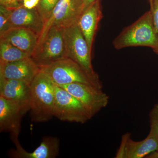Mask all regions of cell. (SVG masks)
Segmentation results:
<instances>
[{"instance_id": "17", "label": "cell", "mask_w": 158, "mask_h": 158, "mask_svg": "<svg viewBox=\"0 0 158 158\" xmlns=\"http://www.w3.org/2000/svg\"><path fill=\"white\" fill-rule=\"evenodd\" d=\"M31 57L10 43L0 40V64H6Z\"/></svg>"}, {"instance_id": "18", "label": "cell", "mask_w": 158, "mask_h": 158, "mask_svg": "<svg viewBox=\"0 0 158 158\" xmlns=\"http://www.w3.org/2000/svg\"><path fill=\"white\" fill-rule=\"evenodd\" d=\"M59 0H40L36 9L44 23L50 17L54 8Z\"/></svg>"}, {"instance_id": "6", "label": "cell", "mask_w": 158, "mask_h": 158, "mask_svg": "<svg viewBox=\"0 0 158 158\" xmlns=\"http://www.w3.org/2000/svg\"><path fill=\"white\" fill-rule=\"evenodd\" d=\"M54 116L62 121L82 124L91 118L77 99L55 84Z\"/></svg>"}, {"instance_id": "14", "label": "cell", "mask_w": 158, "mask_h": 158, "mask_svg": "<svg viewBox=\"0 0 158 158\" xmlns=\"http://www.w3.org/2000/svg\"><path fill=\"white\" fill-rule=\"evenodd\" d=\"M102 16L101 0H96L83 11L77 21L91 52L94 36Z\"/></svg>"}, {"instance_id": "4", "label": "cell", "mask_w": 158, "mask_h": 158, "mask_svg": "<svg viewBox=\"0 0 158 158\" xmlns=\"http://www.w3.org/2000/svg\"><path fill=\"white\" fill-rule=\"evenodd\" d=\"M66 58L79 64L91 76L99 78L91 63V52L77 23L64 29Z\"/></svg>"}, {"instance_id": "24", "label": "cell", "mask_w": 158, "mask_h": 158, "mask_svg": "<svg viewBox=\"0 0 158 158\" xmlns=\"http://www.w3.org/2000/svg\"><path fill=\"white\" fill-rule=\"evenodd\" d=\"M96 1V0H83L84 10L87 9L90 5H91L92 3Z\"/></svg>"}, {"instance_id": "15", "label": "cell", "mask_w": 158, "mask_h": 158, "mask_svg": "<svg viewBox=\"0 0 158 158\" xmlns=\"http://www.w3.org/2000/svg\"><path fill=\"white\" fill-rule=\"evenodd\" d=\"M9 9L11 28L22 27L29 29L38 34L40 37L44 22L36 8L30 9L22 6Z\"/></svg>"}, {"instance_id": "12", "label": "cell", "mask_w": 158, "mask_h": 158, "mask_svg": "<svg viewBox=\"0 0 158 158\" xmlns=\"http://www.w3.org/2000/svg\"><path fill=\"white\" fill-rule=\"evenodd\" d=\"M19 137L11 136L15 149L9 151L10 157L12 158H55L59 153V142L58 138L46 137L43 139L40 145L32 152H27L23 148Z\"/></svg>"}, {"instance_id": "2", "label": "cell", "mask_w": 158, "mask_h": 158, "mask_svg": "<svg viewBox=\"0 0 158 158\" xmlns=\"http://www.w3.org/2000/svg\"><path fill=\"white\" fill-rule=\"evenodd\" d=\"M55 84L40 70L31 84L30 112L31 120L44 122L54 116Z\"/></svg>"}, {"instance_id": "16", "label": "cell", "mask_w": 158, "mask_h": 158, "mask_svg": "<svg viewBox=\"0 0 158 158\" xmlns=\"http://www.w3.org/2000/svg\"><path fill=\"white\" fill-rule=\"evenodd\" d=\"M0 38L32 56L37 48L39 36L29 29L13 27L0 35Z\"/></svg>"}, {"instance_id": "9", "label": "cell", "mask_w": 158, "mask_h": 158, "mask_svg": "<svg viewBox=\"0 0 158 158\" xmlns=\"http://www.w3.org/2000/svg\"><path fill=\"white\" fill-rule=\"evenodd\" d=\"M158 150V141L155 133L150 130L144 140L135 141L131 138L130 133L122 136L121 143L116 152V158H142L150 153Z\"/></svg>"}, {"instance_id": "25", "label": "cell", "mask_w": 158, "mask_h": 158, "mask_svg": "<svg viewBox=\"0 0 158 158\" xmlns=\"http://www.w3.org/2000/svg\"><path fill=\"white\" fill-rule=\"evenodd\" d=\"M146 158H158V151L153 152L146 156Z\"/></svg>"}, {"instance_id": "3", "label": "cell", "mask_w": 158, "mask_h": 158, "mask_svg": "<svg viewBox=\"0 0 158 158\" xmlns=\"http://www.w3.org/2000/svg\"><path fill=\"white\" fill-rule=\"evenodd\" d=\"M40 69L58 86L79 83L102 88L99 78L91 76L78 63L69 58L60 59Z\"/></svg>"}, {"instance_id": "7", "label": "cell", "mask_w": 158, "mask_h": 158, "mask_svg": "<svg viewBox=\"0 0 158 158\" xmlns=\"http://www.w3.org/2000/svg\"><path fill=\"white\" fill-rule=\"evenodd\" d=\"M59 86L77 99L91 118L109 104L110 97L100 88L79 83Z\"/></svg>"}, {"instance_id": "22", "label": "cell", "mask_w": 158, "mask_h": 158, "mask_svg": "<svg viewBox=\"0 0 158 158\" xmlns=\"http://www.w3.org/2000/svg\"><path fill=\"white\" fill-rule=\"evenodd\" d=\"M0 6L8 9H14L23 6L22 0H0Z\"/></svg>"}, {"instance_id": "19", "label": "cell", "mask_w": 158, "mask_h": 158, "mask_svg": "<svg viewBox=\"0 0 158 158\" xmlns=\"http://www.w3.org/2000/svg\"><path fill=\"white\" fill-rule=\"evenodd\" d=\"M10 28L9 9L0 6V35Z\"/></svg>"}, {"instance_id": "21", "label": "cell", "mask_w": 158, "mask_h": 158, "mask_svg": "<svg viewBox=\"0 0 158 158\" xmlns=\"http://www.w3.org/2000/svg\"><path fill=\"white\" fill-rule=\"evenodd\" d=\"M149 11L151 14L153 23L158 34V0H151Z\"/></svg>"}, {"instance_id": "11", "label": "cell", "mask_w": 158, "mask_h": 158, "mask_svg": "<svg viewBox=\"0 0 158 158\" xmlns=\"http://www.w3.org/2000/svg\"><path fill=\"white\" fill-rule=\"evenodd\" d=\"M40 70L32 58L30 57L15 62L0 64V77L31 84Z\"/></svg>"}, {"instance_id": "27", "label": "cell", "mask_w": 158, "mask_h": 158, "mask_svg": "<svg viewBox=\"0 0 158 158\" xmlns=\"http://www.w3.org/2000/svg\"><path fill=\"white\" fill-rule=\"evenodd\" d=\"M148 2H150V1H151V0H148Z\"/></svg>"}, {"instance_id": "23", "label": "cell", "mask_w": 158, "mask_h": 158, "mask_svg": "<svg viewBox=\"0 0 158 158\" xmlns=\"http://www.w3.org/2000/svg\"><path fill=\"white\" fill-rule=\"evenodd\" d=\"M40 0H23V6L27 9H35L39 4Z\"/></svg>"}, {"instance_id": "13", "label": "cell", "mask_w": 158, "mask_h": 158, "mask_svg": "<svg viewBox=\"0 0 158 158\" xmlns=\"http://www.w3.org/2000/svg\"><path fill=\"white\" fill-rule=\"evenodd\" d=\"M27 111L0 96V131L9 132L19 137L22 118Z\"/></svg>"}, {"instance_id": "5", "label": "cell", "mask_w": 158, "mask_h": 158, "mask_svg": "<svg viewBox=\"0 0 158 158\" xmlns=\"http://www.w3.org/2000/svg\"><path fill=\"white\" fill-rule=\"evenodd\" d=\"M64 29L53 26L38 45L31 58L40 68L66 58Z\"/></svg>"}, {"instance_id": "8", "label": "cell", "mask_w": 158, "mask_h": 158, "mask_svg": "<svg viewBox=\"0 0 158 158\" xmlns=\"http://www.w3.org/2000/svg\"><path fill=\"white\" fill-rule=\"evenodd\" d=\"M84 10L83 0H59L50 17L44 23L37 44L42 41L52 27L65 28L77 23Z\"/></svg>"}, {"instance_id": "26", "label": "cell", "mask_w": 158, "mask_h": 158, "mask_svg": "<svg viewBox=\"0 0 158 158\" xmlns=\"http://www.w3.org/2000/svg\"><path fill=\"white\" fill-rule=\"evenodd\" d=\"M66 1H70V0H66Z\"/></svg>"}, {"instance_id": "28", "label": "cell", "mask_w": 158, "mask_h": 158, "mask_svg": "<svg viewBox=\"0 0 158 158\" xmlns=\"http://www.w3.org/2000/svg\"><path fill=\"white\" fill-rule=\"evenodd\" d=\"M22 1H23V0H22Z\"/></svg>"}, {"instance_id": "20", "label": "cell", "mask_w": 158, "mask_h": 158, "mask_svg": "<svg viewBox=\"0 0 158 158\" xmlns=\"http://www.w3.org/2000/svg\"><path fill=\"white\" fill-rule=\"evenodd\" d=\"M149 119L150 130L155 133L158 141V104L155 105L150 112Z\"/></svg>"}, {"instance_id": "1", "label": "cell", "mask_w": 158, "mask_h": 158, "mask_svg": "<svg viewBox=\"0 0 158 158\" xmlns=\"http://www.w3.org/2000/svg\"><path fill=\"white\" fill-rule=\"evenodd\" d=\"M117 50L131 47H147L158 55V34L150 11L145 12L135 22L125 28L113 42Z\"/></svg>"}, {"instance_id": "10", "label": "cell", "mask_w": 158, "mask_h": 158, "mask_svg": "<svg viewBox=\"0 0 158 158\" xmlns=\"http://www.w3.org/2000/svg\"><path fill=\"white\" fill-rule=\"evenodd\" d=\"M30 93L31 84L0 77V96L27 112L30 110Z\"/></svg>"}]
</instances>
